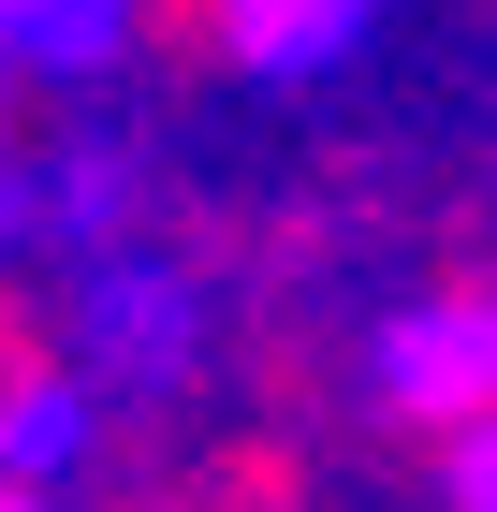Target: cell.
<instances>
[{
	"label": "cell",
	"instance_id": "1",
	"mask_svg": "<svg viewBox=\"0 0 497 512\" xmlns=\"http://www.w3.org/2000/svg\"><path fill=\"white\" fill-rule=\"evenodd\" d=\"M103 30H117L132 74L205 88V74H264V59H293V0H103Z\"/></svg>",
	"mask_w": 497,
	"mask_h": 512
},
{
	"label": "cell",
	"instance_id": "2",
	"mask_svg": "<svg viewBox=\"0 0 497 512\" xmlns=\"http://www.w3.org/2000/svg\"><path fill=\"white\" fill-rule=\"evenodd\" d=\"M74 366H88V352H74V308H59V293L0 249V469H15V454L74 410Z\"/></svg>",
	"mask_w": 497,
	"mask_h": 512
}]
</instances>
